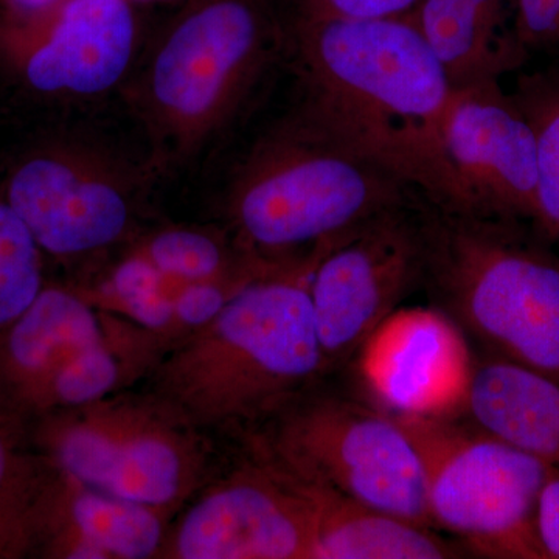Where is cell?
<instances>
[{"label":"cell","instance_id":"cell-14","mask_svg":"<svg viewBox=\"0 0 559 559\" xmlns=\"http://www.w3.org/2000/svg\"><path fill=\"white\" fill-rule=\"evenodd\" d=\"M444 150L462 197L460 216L536 221L535 135L498 81L454 90Z\"/></svg>","mask_w":559,"mask_h":559},{"label":"cell","instance_id":"cell-17","mask_svg":"<svg viewBox=\"0 0 559 559\" xmlns=\"http://www.w3.org/2000/svg\"><path fill=\"white\" fill-rule=\"evenodd\" d=\"M466 414L559 469V382L506 359L476 364Z\"/></svg>","mask_w":559,"mask_h":559},{"label":"cell","instance_id":"cell-20","mask_svg":"<svg viewBox=\"0 0 559 559\" xmlns=\"http://www.w3.org/2000/svg\"><path fill=\"white\" fill-rule=\"evenodd\" d=\"M25 417L0 396V559L36 551L55 469L33 444Z\"/></svg>","mask_w":559,"mask_h":559},{"label":"cell","instance_id":"cell-28","mask_svg":"<svg viewBox=\"0 0 559 559\" xmlns=\"http://www.w3.org/2000/svg\"><path fill=\"white\" fill-rule=\"evenodd\" d=\"M3 2L9 7L10 16L24 17L53 9L64 0H3Z\"/></svg>","mask_w":559,"mask_h":559},{"label":"cell","instance_id":"cell-10","mask_svg":"<svg viewBox=\"0 0 559 559\" xmlns=\"http://www.w3.org/2000/svg\"><path fill=\"white\" fill-rule=\"evenodd\" d=\"M421 229L403 209L342 238L312 274V319L325 369L355 358L382 320L423 280Z\"/></svg>","mask_w":559,"mask_h":559},{"label":"cell","instance_id":"cell-2","mask_svg":"<svg viewBox=\"0 0 559 559\" xmlns=\"http://www.w3.org/2000/svg\"><path fill=\"white\" fill-rule=\"evenodd\" d=\"M342 238L320 241L253 280L209 323L182 336L160 360L156 395L194 425H207L274 411L322 373L310 285L320 259Z\"/></svg>","mask_w":559,"mask_h":559},{"label":"cell","instance_id":"cell-7","mask_svg":"<svg viewBox=\"0 0 559 559\" xmlns=\"http://www.w3.org/2000/svg\"><path fill=\"white\" fill-rule=\"evenodd\" d=\"M162 342L79 290L44 286L0 333V396L25 418L83 406L135 380Z\"/></svg>","mask_w":559,"mask_h":559},{"label":"cell","instance_id":"cell-21","mask_svg":"<svg viewBox=\"0 0 559 559\" xmlns=\"http://www.w3.org/2000/svg\"><path fill=\"white\" fill-rule=\"evenodd\" d=\"M182 286L162 275L134 249L97 286L79 293L95 307L165 340L176 334L175 299Z\"/></svg>","mask_w":559,"mask_h":559},{"label":"cell","instance_id":"cell-25","mask_svg":"<svg viewBox=\"0 0 559 559\" xmlns=\"http://www.w3.org/2000/svg\"><path fill=\"white\" fill-rule=\"evenodd\" d=\"M513 31L525 53L559 57V0H516Z\"/></svg>","mask_w":559,"mask_h":559},{"label":"cell","instance_id":"cell-24","mask_svg":"<svg viewBox=\"0 0 559 559\" xmlns=\"http://www.w3.org/2000/svg\"><path fill=\"white\" fill-rule=\"evenodd\" d=\"M43 288V249L5 194H0V333L31 307Z\"/></svg>","mask_w":559,"mask_h":559},{"label":"cell","instance_id":"cell-12","mask_svg":"<svg viewBox=\"0 0 559 559\" xmlns=\"http://www.w3.org/2000/svg\"><path fill=\"white\" fill-rule=\"evenodd\" d=\"M131 189L127 173L110 157L64 145L22 160L3 194L43 252L75 257L108 248L127 234Z\"/></svg>","mask_w":559,"mask_h":559},{"label":"cell","instance_id":"cell-4","mask_svg":"<svg viewBox=\"0 0 559 559\" xmlns=\"http://www.w3.org/2000/svg\"><path fill=\"white\" fill-rule=\"evenodd\" d=\"M278 44L270 0H187L132 86L160 150L187 157L218 134L263 79Z\"/></svg>","mask_w":559,"mask_h":559},{"label":"cell","instance_id":"cell-8","mask_svg":"<svg viewBox=\"0 0 559 559\" xmlns=\"http://www.w3.org/2000/svg\"><path fill=\"white\" fill-rule=\"evenodd\" d=\"M395 417L421 460L433 525L455 533L481 557L546 559L536 514L557 468L477 425Z\"/></svg>","mask_w":559,"mask_h":559},{"label":"cell","instance_id":"cell-9","mask_svg":"<svg viewBox=\"0 0 559 559\" xmlns=\"http://www.w3.org/2000/svg\"><path fill=\"white\" fill-rule=\"evenodd\" d=\"M274 448L301 479L433 527L421 460L390 412L330 396L308 401L280 421Z\"/></svg>","mask_w":559,"mask_h":559},{"label":"cell","instance_id":"cell-1","mask_svg":"<svg viewBox=\"0 0 559 559\" xmlns=\"http://www.w3.org/2000/svg\"><path fill=\"white\" fill-rule=\"evenodd\" d=\"M294 40L307 91L299 114L433 207L462 215L444 150L454 87L415 22L300 17Z\"/></svg>","mask_w":559,"mask_h":559},{"label":"cell","instance_id":"cell-29","mask_svg":"<svg viewBox=\"0 0 559 559\" xmlns=\"http://www.w3.org/2000/svg\"><path fill=\"white\" fill-rule=\"evenodd\" d=\"M134 2H145V3H168V2H183V0H131ZM187 2V0H186Z\"/></svg>","mask_w":559,"mask_h":559},{"label":"cell","instance_id":"cell-26","mask_svg":"<svg viewBox=\"0 0 559 559\" xmlns=\"http://www.w3.org/2000/svg\"><path fill=\"white\" fill-rule=\"evenodd\" d=\"M421 0H301V17L312 20H388L401 17Z\"/></svg>","mask_w":559,"mask_h":559},{"label":"cell","instance_id":"cell-13","mask_svg":"<svg viewBox=\"0 0 559 559\" xmlns=\"http://www.w3.org/2000/svg\"><path fill=\"white\" fill-rule=\"evenodd\" d=\"M131 0H64L0 25V55L46 94L97 95L131 68L138 44Z\"/></svg>","mask_w":559,"mask_h":559},{"label":"cell","instance_id":"cell-23","mask_svg":"<svg viewBox=\"0 0 559 559\" xmlns=\"http://www.w3.org/2000/svg\"><path fill=\"white\" fill-rule=\"evenodd\" d=\"M135 250L162 275L180 285L229 277L283 261L264 259L246 249L235 252L215 235L193 229L157 231L135 246Z\"/></svg>","mask_w":559,"mask_h":559},{"label":"cell","instance_id":"cell-6","mask_svg":"<svg viewBox=\"0 0 559 559\" xmlns=\"http://www.w3.org/2000/svg\"><path fill=\"white\" fill-rule=\"evenodd\" d=\"M32 440L61 476L165 511L189 498L205 471L197 425L159 395H112L36 418Z\"/></svg>","mask_w":559,"mask_h":559},{"label":"cell","instance_id":"cell-3","mask_svg":"<svg viewBox=\"0 0 559 559\" xmlns=\"http://www.w3.org/2000/svg\"><path fill=\"white\" fill-rule=\"evenodd\" d=\"M399 179L337 145L297 114L253 146L235 175L229 213L238 245L271 260L345 237L403 209Z\"/></svg>","mask_w":559,"mask_h":559},{"label":"cell","instance_id":"cell-11","mask_svg":"<svg viewBox=\"0 0 559 559\" xmlns=\"http://www.w3.org/2000/svg\"><path fill=\"white\" fill-rule=\"evenodd\" d=\"M316 527L314 488L277 462L238 471L210 488L165 538L160 554L176 559H312Z\"/></svg>","mask_w":559,"mask_h":559},{"label":"cell","instance_id":"cell-16","mask_svg":"<svg viewBox=\"0 0 559 559\" xmlns=\"http://www.w3.org/2000/svg\"><path fill=\"white\" fill-rule=\"evenodd\" d=\"M162 513L84 487L55 471L36 550L66 559L153 558L167 538Z\"/></svg>","mask_w":559,"mask_h":559},{"label":"cell","instance_id":"cell-5","mask_svg":"<svg viewBox=\"0 0 559 559\" xmlns=\"http://www.w3.org/2000/svg\"><path fill=\"white\" fill-rule=\"evenodd\" d=\"M419 224L440 310L492 353L559 382V263L521 248L498 221L436 209Z\"/></svg>","mask_w":559,"mask_h":559},{"label":"cell","instance_id":"cell-27","mask_svg":"<svg viewBox=\"0 0 559 559\" xmlns=\"http://www.w3.org/2000/svg\"><path fill=\"white\" fill-rule=\"evenodd\" d=\"M536 530L546 559H559V469L544 485L536 514Z\"/></svg>","mask_w":559,"mask_h":559},{"label":"cell","instance_id":"cell-18","mask_svg":"<svg viewBox=\"0 0 559 559\" xmlns=\"http://www.w3.org/2000/svg\"><path fill=\"white\" fill-rule=\"evenodd\" d=\"M507 0H421L415 25L447 70L452 87L498 81L525 50L507 27Z\"/></svg>","mask_w":559,"mask_h":559},{"label":"cell","instance_id":"cell-19","mask_svg":"<svg viewBox=\"0 0 559 559\" xmlns=\"http://www.w3.org/2000/svg\"><path fill=\"white\" fill-rule=\"evenodd\" d=\"M311 484V481H310ZM318 499L312 559H441L459 557L430 527L311 484Z\"/></svg>","mask_w":559,"mask_h":559},{"label":"cell","instance_id":"cell-22","mask_svg":"<svg viewBox=\"0 0 559 559\" xmlns=\"http://www.w3.org/2000/svg\"><path fill=\"white\" fill-rule=\"evenodd\" d=\"M536 142V223L559 253V69L522 75L511 94Z\"/></svg>","mask_w":559,"mask_h":559},{"label":"cell","instance_id":"cell-15","mask_svg":"<svg viewBox=\"0 0 559 559\" xmlns=\"http://www.w3.org/2000/svg\"><path fill=\"white\" fill-rule=\"evenodd\" d=\"M360 380L390 414H465L476 364L465 333L439 307L396 308L355 356Z\"/></svg>","mask_w":559,"mask_h":559}]
</instances>
